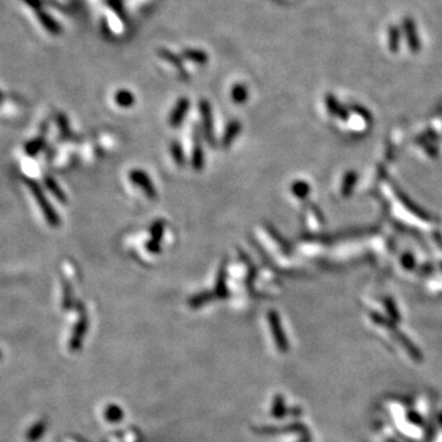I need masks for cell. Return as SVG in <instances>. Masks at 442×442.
<instances>
[{"instance_id":"6da1fadb","label":"cell","mask_w":442,"mask_h":442,"mask_svg":"<svg viewBox=\"0 0 442 442\" xmlns=\"http://www.w3.org/2000/svg\"><path fill=\"white\" fill-rule=\"evenodd\" d=\"M130 180L134 185L139 186L141 191L146 194L149 198L155 199L156 198V191H155L154 185L150 181L149 177L146 176V173H144L140 169H134V171L130 172Z\"/></svg>"},{"instance_id":"7a4b0ae2","label":"cell","mask_w":442,"mask_h":442,"mask_svg":"<svg viewBox=\"0 0 442 442\" xmlns=\"http://www.w3.org/2000/svg\"><path fill=\"white\" fill-rule=\"evenodd\" d=\"M200 113L203 117V127H204V134L208 141L214 145V133H213V122H211V112L210 107L207 102H202L200 105Z\"/></svg>"},{"instance_id":"3957f363","label":"cell","mask_w":442,"mask_h":442,"mask_svg":"<svg viewBox=\"0 0 442 442\" xmlns=\"http://www.w3.org/2000/svg\"><path fill=\"white\" fill-rule=\"evenodd\" d=\"M241 132V124L238 121H231L227 124L226 130L224 133V137H222V145L229 146L232 143L233 139L238 135V133Z\"/></svg>"},{"instance_id":"277c9868","label":"cell","mask_w":442,"mask_h":442,"mask_svg":"<svg viewBox=\"0 0 442 442\" xmlns=\"http://www.w3.org/2000/svg\"><path fill=\"white\" fill-rule=\"evenodd\" d=\"M187 111H188V101H186V100H182V101H181L180 104H179V106H177V107H176V110H174L173 112H172L171 121H169L171 126L172 127L179 126L181 122L183 121V117H185L186 112H187Z\"/></svg>"},{"instance_id":"5b68a950","label":"cell","mask_w":442,"mask_h":442,"mask_svg":"<svg viewBox=\"0 0 442 442\" xmlns=\"http://www.w3.org/2000/svg\"><path fill=\"white\" fill-rule=\"evenodd\" d=\"M216 293H218L219 296L224 297L226 296L227 293V289H226V272H225V268L222 267L219 272V277H218V282H216Z\"/></svg>"},{"instance_id":"8992f818","label":"cell","mask_w":442,"mask_h":442,"mask_svg":"<svg viewBox=\"0 0 442 442\" xmlns=\"http://www.w3.org/2000/svg\"><path fill=\"white\" fill-rule=\"evenodd\" d=\"M203 165H204V158H203V151L202 146H200L199 141L198 144L194 145V151H193V166L196 169H202Z\"/></svg>"},{"instance_id":"52a82bcc","label":"cell","mask_w":442,"mask_h":442,"mask_svg":"<svg viewBox=\"0 0 442 442\" xmlns=\"http://www.w3.org/2000/svg\"><path fill=\"white\" fill-rule=\"evenodd\" d=\"M271 322H272V327H273L274 333L277 334V339H278V341H279V345L283 346V347H286V340H284V338H283L282 332H280L279 321H278L277 316H275L274 313H272L271 315Z\"/></svg>"},{"instance_id":"ba28073f","label":"cell","mask_w":442,"mask_h":442,"mask_svg":"<svg viewBox=\"0 0 442 442\" xmlns=\"http://www.w3.org/2000/svg\"><path fill=\"white\" fill-rule=\"evenodd\" d=\"M171 152H172V156H173L174 161H176L177 163H180V165H183V163H185V154H183V150L182 147H181L180 143H176V141L172 143Z\"/></svg>"},{"instance_id":"9c48e42d","label":"cell","mask_w":442,"mask_h":442,"mask_svg":"<svg viewBox=\"0 0 442 442\" xmlns=\"http://www.w3.org/2000/svg\"><path fill=\"white\" fill-rule=\"evenodd\" d=\"M116 101L119 106L127 107V106H130L133 102H134V99H133V96L130 95L129 93H127V91H121V93L116 95Z\"/></svg>"},{"instance_id":"30bf717a","label":"cell","mask_w":442,"mask_h":442,"mask_svg":"<svg viewBox=\"0 0 442 442\" xmlns=\"http://www.w3.org/2000/svg\"><path fill=\"white\" fill-rule=\"evenodd\" d=\"M163 232V224L161 221L155 222L151 227V235H152V241L154 242H160L161 237H162Z\"/></svg>"},{"instance_id":"8fae6325","label":"cell","mask_w":442,"mask_h":442,"mask_svg":"<svg viewBox=\"0 0 442 442\" xmlns=\"http://www.w3.org/2000/svg\"><path fill=\"white\" fill-rule=\"evenodd\" d=\"M246 97H247V93L243 87L237 86V87L233 89V93H232L233 101L242 102V101H244V100H246Z\"/></svg>"},{"instance_id":"7c38bea8","label":"cell","mask_w":442,"mask_h":442,"mask_svg":"<svg viewBox=\"0 0 442 442\" xmlns=\"http://www.w3.org/2000/svg\"><path fill=\"white\" fill-rule=\"evenodd\" d=\"M209 299H210L209 295L202 294V295H198V296H196L194 299H192L191 302L193 306H199V304H202L203 301H208Z\"/></svg>"},{"instance_id":"4fadbf2b","label":"cell","mask_w":442,"mask_h":442,"mask_svg":"<svg viewBox=\"0 0 442 442\" xmlns=\"http://www.w3.org/2000/svg\"><path fill=\"white\" fill-rule=\"evenodd\" d=\"M408 418H409L410 420L414 422V424H418V425H421L422 424V419L418 415V414L414 413V411H411V413H409Z\"/></svg>"}]
</instances>
